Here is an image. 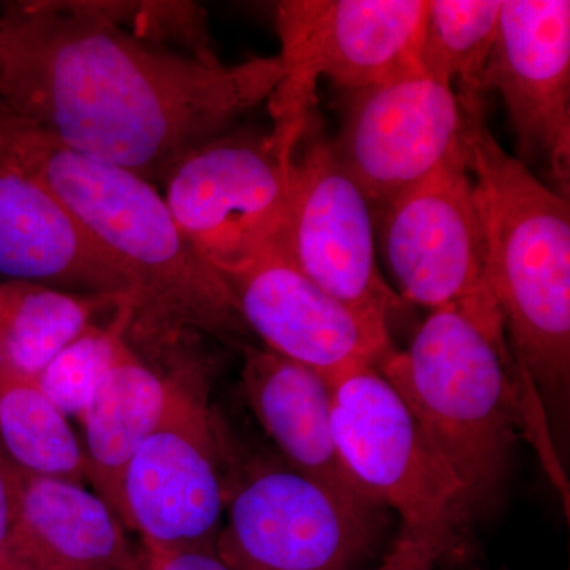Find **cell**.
<instances>
[{"mask_svg": "<svg viewBox=\"0 0 570 570\" xmlns=\"http://www.w3.org/2000/svg\"><path fill=\"white\" fill-rule=\"evenodd\" d=\"M0 145L121 266L132 287L127 340L164 347L206 335L246 347L234 294L186 242L154 184L67 148L2 100Z\"/></svg>", "mask_w": 570, "mask_h": 570, "instance_id": "7a4b0ae2", "label": "cell"}, {"mask_svg": "<svg viewBox=\"0 0 570 570\" xmlns=\"http://www.w3.org/2000/svg\"><path fill=\"white\" fill-rule=\"evenodd\" d=\"M279 56L202 61L77 0L0 6V100L73 151L164 184L179 160L275 96Z\"/></svg>", "mask_w": 570, "mask_h": 570, "instance_id": "6da1fadb", "label": "cell"}, {"mask_svg": "<svg viewBox=\"0 0 570 570\" xmlns=\"http://www.w3.org/2000/svg\"><path fill=\"white\" fill-rule=\"evenodd\" d=\"M11 570H137V549L99 494L17 466Z\"/></svg>", "mask_w": 570, "mask_h": 570, "instance_id": "2e32d148", "label": "cell"}, {"mask_svg": "<svg viewBox=\"0 0 570 570\" xmlns=\"http://www.w3.org/2000/svg\"><path fill=\"white\" fill-rule=\"evenodd\" d=\"M0 448L31 474L80 485L88 480L85 450L37 382L0 376Z\"/></svg>", "mask_w": 570, "mask_h": 570, "instance_id": "ffe728a7", "label": "cell"}, {"mask_svg": "<svg viewBox=\"0 0 570 570\" xmlns=\"http://www.w3.org/2000/svg\"><path fill=\"white\" fill-rule=\"evenodd\" d=\"M330 387L333 433L347 474L371 501L400 513L403 527L452 549L471 519L466 501L403 397L374 366L347 371Z\"/></svg>", "mask_w": 570, "mask_h": 570, "instance_id": "52a82bcc", "label": "cell"}, {"mask_svg": "<svg viewBox=\"0 0 570 570\" xmlns=\"http://www.w3.org/2000/svg\"><path fill=\"white\" fill-rule=\"evenodd\" d=\"M382 253L401 299L453 309L512 356L483 266L482 230L463 153L379 214ZM513 358V356H512Z\"/></svg>", "mask_w": 570, "mask_h": 570, "instance_id": "8992f818", "label": "cell"}, {"mask_svg": "<svg viewBox=\"0 0 570 570\" xmlns=\"http://www.w3.org/2000/svg\"><path fill=\"white\" fill-rule=\"evenodd\" d=\"M130 322L132 313L122 307L107 324L89 325L37 379L41 392L66 417H81L108 371L129 344Z\"/></svg>", "mask_w": 570, "mask_h": 570, "instance_id": "7402d4cb", "label": "cell"}, {"mask_svg": "<svg viewBox=\"0 0 570 570\" xmlns=\"http://www.w3.org/2000/svg\"><path fill=\"white\" fill-rule=\"evenodd\" d=\"M178 381L157 373L129 343L82 411L88 480L118 517L127 464L163 422Z\"/></svg>", "mask_w": 570, "mask_h": 570, "instance_id": "ac0fdd59", "label": "cell"}, {"mask_svg": "<svg viewBox=\"0 0 570 570\" xmlns=\"http://www.w3.org/2000/svg\"><path fill=\"white\" fill-rule=\"evenodd\" d=\"M279 243L314 284L360 316L389 325L403 305L379 269L373 208L313 115L292 151Z\"/></svg>", "mask_w": 570, "mask_h": 570, "instance_id": "8fae6325", "label": "cell"}, {"mask_svg": "<svg viewBox=\"0 0 570 570\" xmlns=\"http://www.w3.org/2000/svg\"><path fill=\"white\" fill-rule=\"evenodd\" d=\"M337 159L381 214L463 153L464 111L452 86L422 70L344 94Z\"/></svg>", "mask_w": 570, "mask_h": 570, "instance_id": "7c38bea8", "label": "cell"}, {"mask_svg": "<svg viewBox=\"0 0 570 570\" xmlns=\"http://www.w3.org/2000/svg\"><path fill=\"white\" fill-rule=\"evenodd\" d=\"M381 509L287 464H257L228 485L216 550L235 570H352L376 543Z\"/></svg>", "mask_w": 570, "mask_h": 570, "instance_id": "ba28073f", "label": "cell"}, {"mask_svg": "<svg viewBox=\"0 0 570 570\" xmlns=\"http://www.w3.org/2000/svg\"><path fill=\"white\" fill-rule=\"evenodd\" d=\"M430 0H307L277 3L287 77L277 88L276 141L291 153L305 129L313 88L326 78L344 94L420 69Z\"/></svg>", "mask_w": 570, "mask_h": 570, "instance_id": "5b68a950", "label": "cell"}, {"mask_svg": "<svg viewBox=\"0 0 570 570\" xmlns=\"http://www.w3.org/2000/svg\"><path fill=\"white\" fill-rule=\"evenodd\" d=\"M243 355L247 403L285 464L337 493L371 501L347 474L337 452L328 381L313 367L266 347L246 346Z\"/></svg>", "mask_w": 570, "mask_h": 570, "instance_id": "e0dca14e", "label": "cell"}, {"mask_svg": "<svg viewBox=\"0 0 570 570\" xmlns=\"http://www.w3.org/2000/svg\"><path fill=\"white\" fill-rule=\"evenodd\" d=\"M0 275L75 294L112 296L132 307V287L121 266L2 145Z\"/></svg>", "mask_w": 570, "mask_h": 570, "instance_id": "9a60e30c", "label": "cell"}, {"mask_svg": "<svg viewBox=\"0 0 570 570\" xmlns=\"http://www.w3.org/2000/svg\"><path fill=\"white\" fill-rule=\"evenodd\" d=\"M121 307L130 309L126 299L112 296L75 294L28 281L0 284V376L37 382L100 314Z\"/></svg>", "mask_w": 570, "mask_h": 570, "instance_id": "d6986e66", "label": "cell"}, {"mask_svg": "<svg viewBox=\"0 0 570 570\" xmlns=\"http://www.w3.org/2000/svg\"><path fill=\"white\" fill-rule=\"evenodd\" d=\"M499 0H430L420 69L442 85L459 82L461 104L483 102L482 77L497 40Z\"/></svg>", "mask_w": 570, "mask_h": 570, "instance_id": "44dd1931", "label": "cell"}, {"mask_svg": "<svg viewBox=\"0 0 570 570\" xmlns=\"http://www.w3.org/2000/svg\"><path fill=\"white\" fill-rule=\"evenodd\" d=\"M449 550L434 535L401 527L400 535L377 570H434Z\"/></svg>", "mask_w": 570, "mask_h": 570, "instance_id": "cb8c5ba5", "label": "cell"}, {"mask_svg": "<svg viewBox=\"0 0 570 570\" xmlns=\"http://www.w3.org/2000/svg\"><path fill=\"white\" fill-rule=\"evenodd\" d=\"M17 464L0 448V570H11L10 542L17 517Z\"/></svg>", "mask_w": 570, "mask_h": 570, "instance_id": "484cf974", "label": "cell"}, {"mask_svg": "<svg viewBox=\"0 0 570 570\" xmlns=\"http://www.w3.org/2000/svg\"><path fill=\"white\" fill-rule=\"evenodd\" d=\"M224 281L247 330L266 348L313 367L328 384L355 367H379L395 351L387 324L360 316L322 291L292 262L279 238Z\"/></svg>", "mask_w": 570, "mask_h": 570, "instance_id": "4fadbf2b", "label": "cell"}, {"mask_svg": "<svg viewBox=\"0 0 570 570\" xmlns=\"http://www.w3.org/2000/svg\"><path fill=\"white\" fill-rule=\"evenodd\" d=\"M82 10L111 22L124 32L157 47L193 56L202 61H220L214 52L208 14L194 2H108L77 0Z\"/></svg>", "mask_w": 570, "mask_h": 570, "instance_id": "603a6c76", "label": "cell"}, {"mask_svg": "<svg viewBox=\"0 0 570 570\" xmlns=\"http://www.w3.org/2000/svg\"><path fill=\"white\" fill-rule=\"evenodd\" d=\"M137 553V570H235L217 550L163 549L141 542Z\"/></svg>", "mask_w": 570, "mask_h": 570, "instance_id": "d4e9b609", "label": "cell"}, {"mask_svg": "<svg viewBox=\"0 0 570 570\" xmlns=\"http://www.w3.org/2000/svg\"><path fill=\"white\" fill-rule=\"evenodd\" d=\"M459 482L469 515L498 504L524 420L512 356L453 309H436L377 367Z\"/></svg>", "mask_w": 570, "mask_h": 570, "instance_id": "277c9868", "label": "cell"}, {"mask_svg": "<svg viewBox=\"0 0 570 570\" xmlns=\"http://www.w3.org/2000/svg\"><path fill=\"white\" fill-rule=\"evenodd\" d=\"M291 157L273 134L234 129L184 156L165 179L179 232L220 276L245 268L279 238Z\"/></svg>", "mask_w": 570, "mask_h": 570, "instance_id": "9c48e42d", "label": "cell"}, {"mask_svg": "<svg viewBox=\"0 0 570 570\" xmlns=\"http://www.w3.org/2000/svg\"><path fill=\"white\" fill-rule=\"evenodd\" d=\"M508 108L519 153L549 163L557 193L570 184V2L502 0L482 94Z\"/></svg>", "mask_w": 570, "mask_h": 570, "instance_id": "5bb4252c", "label": "cell"}, {"mask_svg": "<svg viewBox=\"0 0 570 570\" xmlns=\"http://www.w3.org/2000/svg\"><path fill=\"white\" fill-rule=\"evenodd\" d=\"M223 463L205 374L194 367L127 464L119 520L149 546L216 550L228 494Z\"/></svg>", "mask_w": 570, "mask_h": 570, "instance_id": "30bf717a", "label": "cell"}, {"mask_svg": "<svg viewBox=\"0 0 570 570\" xmlns=\"http://www.w3.org/2000/svg\"><path fill=\"white\" fill-rule=\"evenodd\" d=\"M461 104V102H460ZM487 283L501 311L521 385L547 403L570 382V204L510 156L487 124L485 102L463 105Z\"/></svg>", "mask_w": 570, "mask_h": 570, "instance_id": "3957f363", "label": "cell"}]
</instances>
